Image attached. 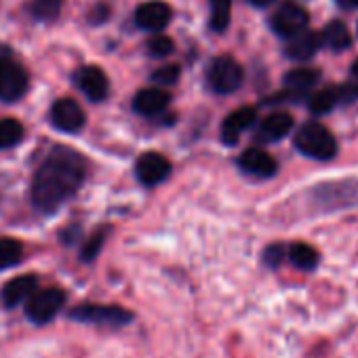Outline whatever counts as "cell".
<instances>
[{"label": "cell", "instance_id": "28", "mask_svg": "<svg viewBox=\"0 0 358 358\" xmlns=\"http://www.w3.org/2000/svg\"><path fill=\"white\" fill-rule=\"evenodd\" d=\"M173 49H175V45L169 36H154L148 41V53L154 57H166L173 53Z\"/></svg>", "mask_w": 358, "mask_h": 358}, {"label": "cell", "instance_id": "20", "mask_svg": "<svg viewBox=\"0 0 358 358\" xmlns=\"http://www.w3.org/2000/svg\"><path fill=\"white\" fill-rule=\"evenodd\" d=\"M322 43L327 49L339 53V51H345L352 47V34L343 22H331L322 32Z\"/></svg>", "mask_w": 358, "mask_h": 358}, {"label": "cell", "instance_id": "21", "mask_svg": "<svg viewBox=\"0 0 358 358\" xmlns=\"http://www.w3.org/2000/svg\"><path fill=\"white\" fill-rule=\"evenodd\" d=\"M289 262L303 272H312V270H316L320 255L314 247H310L306 243H295V245H289Z\"/></svg>", "mask_w": 358, "mask_h": 358}, {"label": "cell", "instance_id": "2", "mask_svg": "<svg viewBox=\"0 0 358 358\" xmlns=\"http://www.w3.org/2000/svg\"><path fill=\"white\" fill-rule=\"evenodd\" d=\"M295 148L314 160H333L337 154V141L333 133L320 122H306L295 133Z\"/></svg>", "mask_w": 358, "mask_h": 358}, {"label": "cell", "instance_id": "32", "mask_svg": "<svg viewBox=\"0 0 358 358\" xmlns=\"http://www.w3.org/2000/svg\"><path fill=\"white\" fill-rule=\"evenodd\" d=\"M274 3V0H249V5H253V7H259V9H264V7H270Z\"/></svg>", "mask_w": 358, "mask_h": 358}, {"label": "cell", "instance_id": "18", "mask_svg": "<svg viewBox=\"0 0 358 358\" xmlns=\"http://www.w3.org/2000/svg\"><path fill=\"white\" fill-rule=\"evenodd\" d=\"M337 106H343V91L341 85H333L327 87L322 91H316L310 99H308V108L312 114H329L331 110H335Z\"/></svg>", "mask_w": 358, "mask_h": 358}, {"label": "cell", "instance_id": "22", "mask_svg": "<svg viewBox=\"0 0 358 358\" xmlns=\"http://www.w3.org/2000/svg\"><path fill=\"white\" fill-rule=\"evenodd\" d=\"M24 257V245L15 238H0V270L13 268Z\"/></svg>", "mask_w": 358, "mask_h": 358}, {"label": "cell", "instance_id": "5", "mask_svg": "<svg viewBox=\"0 0 358 358\" xmlns=\"http://www.w3.org/2000/svg\"><path fill=\"white\" fill-rule=\"evenodd\" d=\"M72 320L85 322V324H99V327H112L120 329L127 327L133 320V314L120 306H99V303H85L70 312Z\"/></svg>", "mask_w": 358, "mask_h": 358}, {"label": "cell", "instance_id": "1", "mask_svg": "<svg viewBox=\"0 0 358 358\" xmlns=\"http://www.w3.org/2000/svg\"><path fill=\"white\" fill-rule=\"evenodd\" d=\"M87 160L72 148L55 145L32 179V205L43 213H55L85 184Z\"/></svg>", "mask_w": 358, "mask_h": 358}, {"label": "cell", "instance_id": "23", "mask_svg": "<svg viewBox=\"0 0 358 358\" xmlns=\"http://www.w3.org/2000/svg\"><path fill=\"white\" fill-rule=\"evenodd\" d=\"M24 139V124L15 118L0 120V150L17 145Z\"/></svg>", "mask_w": 358, "mask_h": 358}, {"label": "cell", "instance_id": "30", "mask_svg": "<svg viewBox=\"0 0 358 358\" xmlns=\"http://www.w3.org/2000/svg\"><path fill=\"white\" fill-rule=\"evenodd\" d=\"M93 11H97V13H93L91 15V22H95V24H99V22H103V20H108V7L106 5H99L97 9H93Z\"/></svg>", "mask_w": 358, "mask_h": 358}, {"label": "cell", "instance_id": "19", "mask_svg": "<svg viewBox=\"0 0 358 358\" xmlns=\"http://www.w3.org/2000/svg\"><path fill=\"white\" fill-rule=\"evenodd\" d=\"M318 80H320V72L316 68H295V70H291V72L285 74V87H287V91H295V93H303V95Z\"/></svg>", "mask_w": 358, "mask_h": 358}, {"label": "cell", "instance_id": "8", "mask_svg": "<svg viewBox=\"0 0 358 358\" xmlns=\"http://www.w3.org/2000/svg\"><path fill=\"white\" fill-rule=\"evenodd\" d=\"M135 175L145 188H156L171 175V162L160 152H145L135 162Z\"/></svg>", "mask_w": 358, "mask_h": 358}, {"label": "cell", "instance_id": "16", "mask_svg": "<svg viewBox=\"0 0 358 358\" xmlns=\"http://www.w3.org/2000/svg\"><path fill=\"white\" fill-rule=\"evenodd\" d=\"M320 47H324L322 34L312 32V30H306L299 36H295V38L289 41V45L285 49V55L291 57V59H295V62H308V59H312L318 53Z\"/></svg>", "mask_w": 358, "mask_h": 358}, {"label": "cell", "instance_id": "27", "mask_svg": "<svg viewBox=\"0 0 358 358\" xmlns=\"http://www.w3.org/2000/svg\"><path fill=\"white\" fill-rule=\"evenodd\" d=\"M285 259H289V247L287 245H270L264 251V264L268 268H278Z\"/></svg>", "mask_w": 358, "mask_h": 358}, {"label": "cell", "instance_id": "15", "mask_svg": "<svg viewBox=\"0 0 358 358\" xmlns=\"http://www.w3.org/2000/svg\"><path fill=\"white\" fill-rule=\"evenodd\" d=\"M36 287H38V278L36 276H17L13 280H9L3 291H0V299L7 308H15L20 303H24L28 297H32L36 293Z\"/></svg>", "mask_w": 358, "mask_h": 358}, {"label": "cell", "instance_id": "4", "mask_svg": "<svg viewBox=\"0 0 358 358\" xmlns=\"http://www.w3.org/2000/svg\"><path fill=\"white\" fill-rule=\"evenodd\" d=\"M243 78H245L243 68L230 55L215 57L207 70V83H209L211 91H215L217 95H230V93L238 91L243 85Z\"/></svg>", "mask_w": 358, "mask_h": 358}, {"label": "cell", "instance_id": "9", "mask_svg": "<svg viewBox=\"0 0 358 358\" xmlns=\"http://www.w3.org/2000/svg\"><path fill=\"white\" fill-rule=\"evenodd\" d=\"M85 120H87V116H85L83 108L70 97L57 99L51 108V122L55 129H59L64 133H78L85 127Z\"/></svg>", "mask_w": 358, "mask_h": 358}, {"label": "cell", "instance_id": "33", "mask_svg": "<svg viewBox=\"0 0 358 358\" xmlns=\"http://www.w3.org/2000/svg\"><path fill=\"white\" fill-rule=\"evenodd\" d=\"M352 76L354 78H358V59L354 62V66H352Z\"/></svg>", "mask_w": 358, "mask_h": 358}, {"label": "cell", "instance_id": "31", "mask_svg": "<svg viewBox=\"0 0 358 358\" xmlns=\"http://www.w3.org/2000/svg\"><path fill=\"white\" fill-rule=\"evenodd\" d=\"M343 9H358V0H335Z\"/></svg>", "mask_w": 358, "mask_h": 358}, {"label": "cell", "instance_id": "24", "mask_svg": "<svg viewBox=\"0 0 358 358\" xmlns=\"http://www.w3.org/2000/svg\"><path fill=\"white\" fill-rule=\"evenodd\" d=\"M211 3V28L213 32H226L230 24L232 0H209Z\"/></svg>", "mask_w": 358, "mask_h": 358}, {"label": "cell", "instance_id": "6", "mask_svg": "<svg viewBox=\"0 0 358 358\" xmlns=\"http://www.w3.org/2000/svg\"><path fill=\"white\" fill-rule=\"evenodd\" d=\"M308 24H310L308 11L301 5L293 3V0H287V3H282L276 9V13L272 15V20H270L272 30L278 36L287 38V41H291V38L299 36L301 32H306Z\"/></svg>", "mask_w": 358, "mask_h": 358}, {"label": "cell", "instance_id": "25", "mask_svg": "<svg viewBox=\"0 0 358 358\" xmlns=\"http://www.w3.org/2000/svg\"><path fill=\"white\" fill-rule=\"evenodd\" d=\"M62 11V0H34L30 5V13L38 22H53Z\"/></svg>", "mask_w": 358, "mask_h": 358}, {"label": "cell", "instance_id": "10", "mask_svg": "<svg viewBox=\"0 0 358 358\" xmlns=\"http://www.w3.org/2000/svg\"><path fill=\"white\" fill-rule=\"evenodd\" d=\"M78 89L91 99V101H103L110 93V83L108 76L101 68L97 66H85L76 72L74 76Z\"/></svg>", "mask_w": 358, "mask_h": 358}, {"label": "cell", "instance_id": "13", "mask_svg": "<svg viewBox=\"0 0 358 358\" xmlns=\"http://www.w3.org/2000/svg\"><path fill=\"white\" fill-rule=\"evenodd\" d=\"M293 129V116L289 112H274L266 116L257 131H255V141L257 143H276L285 139Z\"/></svg>", "mask_w": 358, "mask_h": 358}, {"label": "cell", "instance_id": "26", "mask_svg": "<svg viewBox=\"0 0 358 358\" xmlns=\"http://www.w3.org/2000/svg\"><path fill=\"white\" fill-rule=\"evenodd\" d=\"M106 234H108V228L95 232V234L87 241V245L83 247V259H85V262H93V259L99 255V251H101V247H103V243H106Z\"/></svg>", "mask_w": 358, "mask_h": 358}, {"label": "cell", "instance_id": "14", "mask_svg": "<svg viewBox=\"0 0 358 358\" xmlns=\"http://www.w3.org/2000/svg\"><path fill=\"white\" fill-rule=\"evenodd\" d=\"M171 7L160 0H152V3H143L135 11V22L141 30L148 32H158L171 22Z\"/></svg>", "mask_w": 358, "mask_h": 358}, {"label": "cell", "instance_id": "17", "mask_svg": "<svg viewBox=\"0 0 358 358\" xmlns=\"http://www.w3.org/2000/svg\"><path fill=\"white\" fill-rule=\"evenodd\" d=\"M171 97L166 91L162 89H141L135 97H133V110L141 116H158L166 106H169Z\"/></svg>", "mask_w": 358, "mask_h": 358}, {"label": "cell", "instance_id": "3", "mask_svg": "<svg viewBox=\"0 0 358 358\" xmlns=\"http://www.w3.org/2000/svg\"><path fill=\"white\" fill-rule=\"evenodd\" d=\"M28 72L22 64L13 62V51L0 45V101H17L28 91Z\"/></svg>", "mask_w": 358, "mask_h": 358}, {"label": "cell", "instance_id": "7", "mask_svg": "<svg viewBox=\"0 0 358 358\" xmlns=\"http://www.w3.org/2000/svg\"><path fill=\"white\" fill-rule=\"evenodd\" d=\"M64 303H66V293L57 287H51V289L38 291L30 297V301L26 306V316L34 324H47L57 316V312L62 310Z\"/></svg>", "mask_w": 358, "mask_h": 358}, {"label": "cell", "instance_id": "29", "mask_svg": "<svg viewBox=\"0 0 358 358\" xmlns=\"http://www.w3.org/2000/svg\"><path fill=\"white\" fill-rule=\"evenodd\" d=\"M179 74H182V70H179V66H162L158 68L154 74H152V80L156 85H162V87H171L179 80Z\"/></svg>", "mask_w": 358, "mask_h": 358}, {"label": "cell", "instance_id": "11", "mask_svg": "<svg viewBox=\"0 0 358 358\" xmlns=\"http://www.w3.org/2000/svg\"><path fill=\"white\" fill-rule=\"evenodd\" d=\"M255 120H257V110L255 108L245 106V108L234 110L232 114L226 116V120L222 124V133H220L222 135V141L226 145H236L238 139H241V135L245 131H249L255 124Z\"/></svg>", "mask_w": 358, "mask_h": 358}, {"label": "cell", "instance_id": "12", "mask_svg": "<svg viewBox=\"0 0 358 358\" xmlns=\"http://www.w3.org/2000/svg\"><path fill=\"white\" fill-rule=\"evenodd\" d=\"M238 166L243 169V173H247L251 177H257V179H270L278 171L276 158L270 156L268 152L259 150V148L245 150V154L238 158Z\"/></svg>", "mask_w": 358, "mask_h": 358}]
</instances>
